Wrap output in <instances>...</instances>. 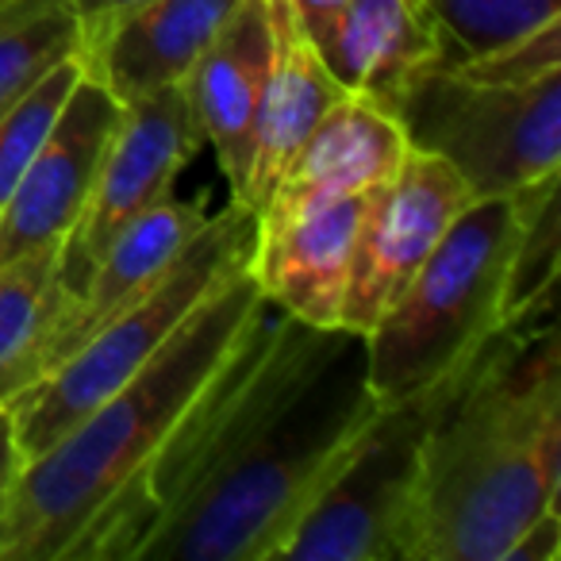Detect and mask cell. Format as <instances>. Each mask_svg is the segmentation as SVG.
<instances>
[{"label": "cell", "mask_w": 561, "mask_h": 561, "mask_svg": "<svg viewBox=\"0 0 561 561\" xmlns=\"http://www.w3.org/2000/svg\"><path fill=\"white\" fill-rule=\"evenodd\" d=\"M377 397L366 335L257 297L231 354L73 561H277Z\"/></svg>", "instance_id": "cell-1"}, {"label": "cell", "mask_w": 561, "mask_h": 561, "mask_svg": "<svg viewBox=\"0 0 561 561\" xmlns=\"http://www.w3.org/2000/svg\"><path fill=\"white\" fill-rule=\"evenodd\" d=\"M558 312L500 328L443 397L420 450L408 561H507L523 530L558 512Z\"/></svg>", "instance_id": "cell-2"}, {"label": "cell", "mask_w": 561, "mask_h": 561, "mask_svg": "<svg viewBox=\"0 0 561 561\" xmlns=\"http://www.w3.org/2000/svg\"><path fill=\"white\" fill-rule=\"evenodd\" d=\"M250 262L173 331L162 351L112 389L85 420L24 466L0 523V561H73L89 535L142 481L231 354L257 305Z\"/></svg>", "instance_id": "cell-3"}, {"label": "cell", "mask_w": 561, "mask_h": 561, "mask_svg": "<svg viewBox=\"0 0 561 561\" xmlns=\"http://www.w3.org/2000/svg\"><path fill=\"white\" fill-rule=\"evenodd\" d=\"M408 142L458 170L473 201L561 173V27L481 62H438L392 104Z\"/></svg>", "instance_id": "cell-4"}, {"label": "cell", "mask_w": 561, "mask_h": 561, "mask_svg": "<svg viewBox=\"0 0 561 561\" xmlns=\"http://www.w3.org/2000/svg\"><path fill=\"white\" fill-rule=\"evenodd\" d=\"M519 224V193L481 196L454 219L412 285L366 331V377L377 404L438 385L507 328Z\"/></svg>", "instance_id": "cell-5"}, {"label": "cell", "mask_w": 561, "mask_h": 561, "mask_svg": "<svg viewBox=\"0 0 561 561\" xmlns=\"http://www.w3.org/2000/svg\"><path fill=\"white\" fill-rule=\"evenodd\" d=\"M257 216L227 201L224 211H208L204 227L181 247V254L154 277L142 297L93 331L73 354H66L47 377L4 400L16 427V443L32 461L55 446L78 420H85L112 389L139 374L162 343L250 262Z\"/></svg>", "instance_id": "cell-6"}, {"label": "cell", "mask_w": 561, "mask_h": 561, "mask_svg": "<svg viewBox=\"0 0 561 561\" xmlns=\"http://www.w3.org/2000/svg\"><path fill=\"white\" fill-rule=\"evenodd\" d=\"M443 381L369 415L293 527L289 542L280 546V558L408 561L420 450Z\"/></svg>", "instance_id": "cell-7"}, {"label": "cell", "mask_w": 561, "mask_h": 561, "mask_svg": "<svg viewBox=\"0 0 561 561\" xmlns=\"http://www.w3.org/2000/svg\"><path fill=\"white\" fill-rule=\"evenodd\" d=\"M201 142V127H196L181 85L158 89V93L127 104L116 124V135L104 150L93 188L85 196V208L73 219L70 234L55 254V316H50L47 331L85 293L104 250L131 227V219H139L162 196L173 193V185L196 158ZM20 385H24V377H20Z\"/></svg>", "instance_id": "cell-8"}, {"label": "cell", "mask_w": 561, "mask_h": 561, "mask_svg": "<svg viewBox=\"0 0 561 561\" xmlns=\"http://www.w3.org/2000/svg\"><path fill=\"white\" fill-rule=\"evenodd\" d=\"M469 204L473 193L450 162L420 147L408 150L397 178L377 188L362 211L343 297V328L366 335L412 285L420 265Z\"/></svg>", "instance_id": "cell-9"}, {"label": "cell", "mask_w": 561, "mask_h": 561, "mask_svg": "<svg viewBox=\"0 0 561 561\" xmlns=\"http://www.w3.org/2000/svg\"><path fill=\"white\" fill-rule=\"evenodd\" d=\"M119 116L124 104L89 70L81 73L39 154L27 162L24 178L0 208V270L32 254H58L85 208Z\"/></svg>", "instance_id": "cell-10"}, {"label": "cell", "mask_w": 561, "mask_h": 561, "mask_svg": "<svg viewBox=\"0 0 561 561\" xmlns=\"http://www.w3.org/2000/svg\"><path fill=\"white\" fill-rule=\"evenodd\" d=\"M366 201L369 196H346L254 211L250 277L257 293L308 328H343L346 277Z\"/></svg>", "instance_id": "cell-11"}, {"label": "cell", "mask_w": 561, "mask_h": 561, "mask_svg": "<svg viewBox=\"0 0 561 561\" xmlns=\"http://www.w3.org/2000/svg\"><path fill=\"white\" fill-rule=\"evenodd\" d=\"M270 70V20L262 0H242L224 32L208 43L188 78L181 81L188 108L211 147L231 201L247 208L250 165L257 147V116Z\"/></svg>", "instance_id": "cell-12"}, {"label": "cell", "mask_w": 561, "mask_h": 561, "mask_svg": "<svg viewBox=\"0 0 561 561\" xmlns=\"http://www.w3.org/2000/svg\"><path fill=\"white\" fill-rule=\"evenodd\" d=\"M408 150L412 142L385 104L358 93H343L297 147V154L280 170L277 185L270 188L257 211L374 196L377 188L397 178Z\"/></svg>", "instance_id": "cell-13"}, {"label": "cell", "mask_w": 561, "mask_h": 561, "mask_svg": "<svg viewBox=\"0 0 561 561\" xmlns=\"http://www.w3.org/2000/svg\"><path fill=\"white\" fill-rule=\"evenodd\" d=\"M208 208L196 201H178V196H162L154 208H147L139 219H131L124 234L104 250L101 265L89 277L85 293L66 308L55 320V328L43 335V343L35 346L32 362L24 369V385H35L39 377H47L66 354H73L101 323H108L116 312H124L135 297L154 285V277L181 254L188 239L204 227Z\"/></svg>", "instance_id": "cell-14"}, {"label": "cell", "mask_w": 561, "mask_h": 561, "mask_svg": "<svg viewBox=\"0 0 561 561\" xmlns=\"http://www.w3.org/2000/svg\"><path fill=\"white\" fill-rule=\"evenodd\" d=\"M239 4L242 0H142L81 55V62L127 108L158 89L181 85Z\"/></svg>", "instance_id": "cell-15"}, {"label": "cell", "mask_w": 561, "mask_h": 561, "mask_svg": "<svg viewBox=\"0 0 561 561\" xmlns=\"http://www.w3.org/2000/svg\"><path fill=\"white\" fill-rule=\"evenodd\" d=\"M312 43L346 93L369 96L389 112L446 58L435 24L415 0H351Z\"/></svg>", "instance_id": "cell-16"}, {"label": "cell", "mask_w": 561, "mask_h": 561, "mask_svg": "<svg viewBox=\"0 0 561 561\" xmlns=\"http://www.w3.org/2000/svg\"><path fill=\"white\" fill-rule=\"evenodd\" d=\"M270 20V70L262 89V116H257V147L250 165L247 208L257 211L277 185L280 170L289 165L300 142L312 135L323 112L346 93L323 66L312 35L300 24L293 0H262Z\"/></svg>", "instance_id": "cell-17"}, {"label": "cell", "mask_w": 561, "mask_h": 561, "mask_svg": "<svg viewBox=\"0 0 561 561\" xmlns=\"http://www.w3.org/2000/svg\"><path fill=\"white\" fill-rule=\"evenodd\" d=\"M443 39L446 62H481L561 27V0H415Z\"/></svg>", "instance_id": "cell-18"}, {"label": "cell", "mask_w": 561, "mask_h": 561, "mask_svg": "<svg viewBox=\"0 0 561 561\" xmlns=\"http://www.w3.org/2000/svg\"><path fill=\"white\" fill-rule=\"evenodd\" d=\"M73 55L81 27L70 0H0V116Z\"/></svg>", "instance_id": "cell-19"}, {"label": "cell", "mask_w": 561, "mask_h": 561, "mask_svg": "<svg viewBox=\"0 0 561 561\" xmlns=\"http://www.w3.org/2000/svg\"><path fill=\"white\" fill-rule=\"evenodd\" d=\"M55 316V254H32L0 270V404L20 392L35 343Z\"/></svg>", "instance_id": "cell-20"}, {"label": "cell", "mask_w": 561, "mask_h": 561, "mask_svg": "<svg viewBox=\"0 0 561 561\" xmlns=\"http://www.w3.org/2000/svg\"><path fill=\"white\" fill-rule=\"evenodd\" d=\"M81 73H85L81 55L66 58V62H58L47 78L35 81V85L0 116V208H4V201L12 196L16 181L24 178L27 162L39 154L43 139H47V131L55 127L58 112H62L66 96L78 85Z\"/></svg>", "instance_id": "cell-21"}, {"label": "cell", "mask_w": 561, "mask_h": 561, "mask_svg": "<svg viewBox=\"0 0 561 561\" xmlns=\"http://www.w3.org/2000/svg\"><path fill=\"white\" fill-rule=\"evenodd\" d=\"M561 558V512H546L512 546L507 561H558Z\"/></svg>", "instance_id": "cell-22"}, {"label": "cell", "mask_w": 561, "mask_h": 561, "mask_svg": "<svg viewBox=\"0 0 561 561\" xmlns=\"http://www.w3.org/2000/svg\"><path fill=\"white\" fill-rule=\"evenodd\" d=\"M24 466H27V458L16 443L12 415H9V408L0 404V523H4V515H9V504H12V496H16V484H20V477H24Z\"/></svg>", "instance_id": "cell-23"}, {"label": "cell", "mask_w": 561, "mask_h": 561, "mask_svg": "<svg viewBox=\"0 0 561 561\" xmlns=\"http://www.w3.org/2000/svg\"><path fill=\"white\" fill-rule=\"evenodd\" d=\"M135 4H142V0H70V9L81 27V55H85L124 12H131Z\"/></svg>", "instance_id": "cell-24"}, {"label": "cell", "mask_w": 561, "mask_h": 561, "mask_svg": "<svg viewBox=\"0 0 561 561\" xmlns=\"http://www.w3.org/2000/svg\"><path fill=\"white\" fill-rule=\"evenodd\" d=\"M346 4H351V0H293V9H297V16L308 35H316L323 24H331Z\"/></svg>", "instance_id": "cell-25"}]
</instances>
